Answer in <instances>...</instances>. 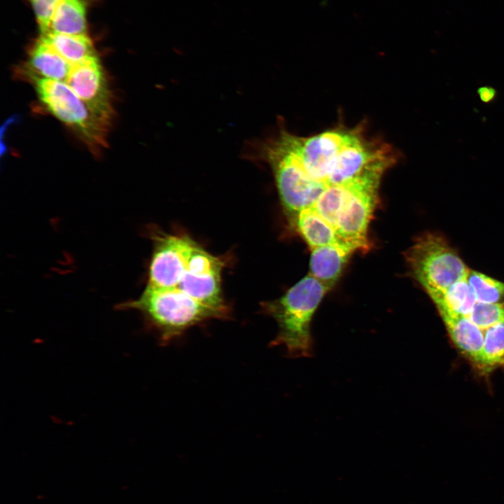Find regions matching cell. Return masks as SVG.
Returning <instances> with one entry per match:
<instances>
[{
  "mask_svg": "<svg viewBox=\"0 0 504 504\" xmlns=\"http://www.w3.org/2000/svg\"><path fill=\"white\" fill-rule=\"evenodd\" d=\"M118 307L141 314L146 326L157 335L162 345L169 344L194 326L209 319L225 318L228 314L227 310L200 302L177 288L146 286L138 298Z\"/></svg>",
  "mask_w": 504,
  "mask_h": 504,
  "instance_id": "obj_1",
  "label": "cell"
},
{
  "mask_svg": "<svg viewBox=\"0 0 504 504\" xmlns=\"http://www.w3.org/2000/svg\"><path fill=\"white\" fill-rule=\"evenodd\" d=\"M330 288L308 274L292 286L281 298L266 307L276 321L279 331L270 346H281L288 356L307 358L313 355L311 322L314 314Z\"/></svg>",
  "mask_w": 504,
  "mask_h": 504,
  "instance_id": "obj_2",
  "label": "cell"
},
{
  "mask_svg": "<svg viewBox=\"0 0 504 504\" xmlns=\"http://www.w3.org/2000/svg\"><path fill=\"white\" fill-rule=\"evenodd\" d=\"M405 258L414 279L429 297L466 278L470 270L456 249L437 232L418 237L405 252Z\"/></svg>",
  "mask_w": 504,
  "mask_h": 504,
  "instance_id": "obj_3",
  "label": "cell"
},
{
  "mask_svg": "<svg viewBox=\"0 0 504 504\" xmlns=\"http://www.w3.org/2000/svg\"><path fill=\"white\" fill-rule=\"evenodd\" d=\"M393 163L377 164L352 179L340 207L336 232L342 242L356 250L370 248L368 229L379 202L382 178Z\"/></svg>",
  "mask_w": 504,
  "mask_h": 504,
  "instance_id": "obj_4",
  "label": "cell"
},
{
  "mask_svg": "<svg viewBox=\"0 0 504 504\" xmlns=\"http://www.w3.org/2000/svg\"><path fill=\"white\" fill-rule=\"evenodd\" d=\"M31 81L46 108L87 145L94 149L106 145L108 123L94 113L65 82L40 78Z\"/></svg>",
  "mask_w": 504,
  "mask_h": 504,
  "instance_id": "obj_5",
  "label": "cell"
},
{
  "mask_svg": "<svg viewBox=\"0 0 504 504\" xmlns=\"http://www.w3.org/2000/svg\"><path fill=\"white\" fill-rule=\"evenodd\" d=\"M154 241L147 286L176 288L197 244L185 235H156Z\"/></svg>",
  "mask_w": 504,
  "mask_h": 504,
  "instance_id": "obj_6",
  "label": "cell"
},
{
  "mask_svg": "<svg viewBox=\"0 0 504 504\" xmlns=\"http://www.w3.org/2000/svg\"><path fill=\"white\" fill-rule=\"evenodd\" d=\"M221 269L219 258L196 244L176 288L200 302L227 310L221 295Z\"/></svg>",
  "mask_w": 504,
  "mask_h": 504,
  "instance_id": "obj_7",
  "label": "cell"
},
{
  "mask_svg": "<svg viewBox=\"0 0 504 504\" xmlns=\"http://www.w3.org/2000/svg\"><path fill=\"white\" fill-rule=\"evenodd\" d=\"M65 83L94 113L109 123L113 114L111 94L97 56L71 64Z\"/></svg>",
  "mask_w": 504,
  "mask_h": 504,
  "instance_id": "obj_8",
  "label": "cell"
},
{
  "mask_svg": "<svg viewBox=\"0 0 504 504\" xmlns=\"http://www.w3.org/2000/svg\"><path fill=\"white\" fill-rule=\"evenodd\" d=\"M437 310L455 347L479 370L484 344V330L468 316L444 309Z\"/></svg>",
  "mask_w": 504,
  "mask_h": 504,
  "instance_id": "obj_9",
  "label": "cell"
},
{
  "mask_svg": "<svg viewBox=\"0 0 504 504\" xmlns=\"http://www.w3.org/2000/svg\"><path fill=\"white\" fill-rule=\"evenodd\" d=\"M356 251L353 247L340 243L315 248L312 250L309 274L330 288Z\"/></svg>",
  "mask_w": 504,
  "mask_h": 504,
  "instance_id": "obj_10",
  "label": "cell"
},
{
  "mask_svg": "<svg viewBox=\"0 0 504 504\" xmlns=\"http://www.w3.org/2000/svg\"><path fill=\"white\" fill-rule=\"evenodd\" d=\"M71 64L40 38L30 49L23 72L31 79H49L65 82Z\"/></svg>",
  "mask_w": 504,
  "mask_h": 504,
  "instance_id": "obj_11",
  "label": "cell"
},
{
  "mask_svg": "<svg viewBox=\"0 0 504 504\" xmlns=\"http://www.w3.org/2000/svg\"><path fill=\"white\" fill-rule=\"evenodd\" d=\"M294 224L311 250L328 244H344L335 227L313 207L302 210Z\"/></svg>",
  "mask_w": 504,
  "mask_h": 504,
  "instance_id": "obj_12",
  "label": "cell"
},
{
  "mask_svg": "<svg viewBox=\"0 0 504 504\" xmlns=\"http://www.w3.org/2000/svg\"><path fill=\"white\" fill-rule=\"evenodd\" d=\"M85 12L83 0H59L46 33L86 34Z\"/></svg>",
  "mask_w": 504,
  "mask_h": 504,
  "instance_id": "obj_13",
  "label": "cell"
},
{
  "mask_svg": "<svg viewBox=\"0 0 504 504\" xmlns=\"http://www.w3.org/2000/svg\"><path fill=\"white\" fill-rule=\"evenodd\" d=\"M40 38L50 45L71 65L96 56L92 41L87 34L46 33L41 34Z\"/></svg>",
  "mask_w": 504,
  "mask_h": 504,
  "instance_id": "obj_14",
  "label": "cell"
},
{
  "mask_svg": "<svg viewBox=\"0 0 504 504\" xmlns=\"http://www.w3.org/2000/svg\"><path fill=\"white\" fill-rule=\"evenodd\" d=\"M437 309H444L458 315L468 316L477 303L474 292L464 278L442 293L430 296Z\"/></svg>",
  "mask_w": 504,
  "mask_h": 504,
  "instance_id": "obj_15",
  "label": "cell"
},
{
  "mask_svg": "<svg viewBox=\"0 0 504 504\" xmlns=\"http://www.w3.org/2000/svg\"><path fill=\"white\" fill-rule=\"evenodd\" d=\"M504 368V323L484 330V344L479 371L489 374Z\"/></svg>",
  "mask_w": 504,
  "mask_h": 504,
  "instance_id": "obj_16",
  "label": "cell"
},
{
  "mask_svg": "<svg viewBox=\"0 0 504 504\" xmlns=\"http://www.w3.org/2000/svg\"><path fill=\"white\" fill-rule=\"evenodd\" d=\"M467 280L474 292L477 302H504V282L470 269Z\"/></svg>",
  "mask_w": 504,
  "mask_h": 504,
  "instance_id": "obj_17",
  "label": "cell"
},
{
  "mask_svg": "<svg viewBox=\"0 0 504 504\" xmlns=\"http://www.w3.org/2000/svg\"><path fill=\"white\" fill-rule=\"evenodd\" d=\"M468 317L483 330L504 323V302H477Z\"/></svg>",
  "mask_w": 504,
  "mask_h": 504,
  "instance_id": "obj_18",
  "label": "cell"
},
{
  "mask_svg": "<svg viewBox=\"0 0 504 504\" xmlns=\"http://www.w3.org/2000/svg\"><path fill=\"white\" fill-rule=\"evenodd\" d=\"M38 22L41 34H46L55 8L59 0H30Z\"/></svg>",
  "mask_w": 504,
  "mask_h": 504,
  "instance_id": "obj_19",
  "label": "cell"
},
{
  "mask_svg": "<svg viewBox=\"0 0 504 504\" xmlns=\"http://www.w3.org/2000/svg\"><path fill=\"white\" fill-rule=\"evenodd\" d=\"M477 93L479 99L485 104L493 102L497 97L496 90L489 85L479 87L477 90Z\"/></svg>",
  "mask_w": 504,
  "mask_h": 504,
  "instance_id": "obj_20",
  "label": "cell"
}]
</instances>
